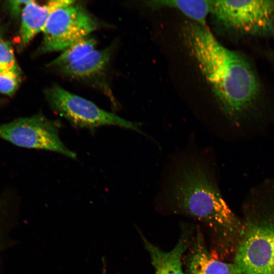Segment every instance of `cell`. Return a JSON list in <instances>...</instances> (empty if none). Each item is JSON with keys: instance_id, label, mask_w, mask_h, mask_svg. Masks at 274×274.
<instances>
[{"instance_id": "12", "label": "cell", "mask_w": 274, "mask_h": 274, "mask_svg": "<svg viewBox=\"0 0 274 274\" xmlns=\"http://www.w3.org/2000/svg\"><path fill=\"white\" fill-rule=\"evenodd\" d=\"M146 5L152 9H175L191 20L201 25H207L206 20L211 13L212 1L152 0Z\"/></svg>"}, {"instance_id": "10", "label": "cell", "mask_w": 274, "mask_h": 274, "mask_svg": "<svg viewBox=\"0 0 274 274\" xmlns=\"http://www.w3.org/2000/svg\"><path fill=\"white\" fill-rule=\"evenodd\" d=\"M145 247L149 252L155 274H184L182 257L189 245L188 236L184 234L176 246L169 252H164L142 236Z\"/></svg>"}, {"instance_id": "2", "label": "cell", "mask_w": 274, "mask_h": 274, "mask_svg": "<svg viewBox=\"0 0 274 274\" xmlns=\"http://www.w3.org/2000/svg\"><path fill=\"white\" fill-rule=\"evenodd\" d=\"M179 211L207 223L239 242L243 229L240 221L222 198L209 171L197 161L179 167L168 189Z\"/></svg>"}, {"instance_id": "5", "label": "cell", "mask_w": 274, "mask_h": 274, "mask_svg": "<svg viewBox=\"0 0 274 274\" xmlns=\"http://www.w3.org/2000/svg\"><path fill=\"white\" fill-rule=\"evenodd\" d=\"M45 95L51 108L76 127L93 130L104 126H117L142 133L139 123L103 110L59 85L47 88Z\"/></svg>"}, {"instance_id": "16", "label": "cell", "mask_w": 274, "mask_h": 274, "mask_svg": "<svg viewBox=\"0 0 274 274\" xmlns=\"http://www.w3.org/2000/svg\"><path fill=\"white\" fill-rule=\"evenodd\" d=\"M31 1H9L10 9L14 15H17L20 11L22 6H25Z\"/></svg>"}, {"instance_id": "8", "label": "cell", "mask_w": 274, "mask_h": 274, "mask_svg": "<svg viewBox=\"0 0 274 274\" xmlns=\"http://www.w3.org/2000/svg\"><path fill=\"white\" fill-rule=\"evenodd\" d=\"M73 1L54 0L41 5L31 1L23 8L20 28L22 45L27 44L38 33L43 31L51 12L55 9L71 4Z\"/></svg>"}, {"instance_id": "9", "label": "cell", "mask_w": 274, "mask_h": 274, "mask_svg": "<svg viewBox=\"0 0 274 274\" xmlns=\"http://www.w3.org/2000/svg\"><path fill=\"white\" fill-rule=\"evenodd\" d=\"M188 274H241L237 265L215 259L208 251L198 232L188 260Z\"/></svg>"}, {"instance_id": "13", "label": "cell", "mask_w": 274, "mask_h": 274, "mask_svg": "<svg viewBox=\"0 0 274 274\" xmlns=\"http://www.w3.org/2000/svg\"><path fill=\"white\" fill-rule=\"evenodd\" d=\"M96 44V42L93 38L87 37L83 38L63 50L48 66L60 68L72 63L94 50Z\"/></svg>"}, {"instance_id": "14", "label": "cell", "mask_w": 274, "mask_h": 274, "mask_svg": "<svg viewBox=\"0 0 274 274\" xmlns=\"http://www.w3.org/2000/svg\"><path fill=\"white\" fill-rule=\"evenodd\" d=\"M20 71L0 68V92L11 95L17 89L20 82Z\"/></svg>"}, {"instance_id": "18", "label": "cell", "mask_w": 274, "mask_h": 274, "mask_svg": "<svg viewBox=\"0 0 274 274\" xmlns=\"http://www.w3.org/2000/svg\"><path fill=\"white\" fill-rule=\"evenodd\" d=\"M1 102V100H0V103Z\"/></svg>"}, {"instance_id": "7", "label": "cell", "mask_w": 274, "mask_h": 274, "mask_svg": "<svg viewBox=\"0 0 274 274\" xmlns=\"http://www.w3.org/2000/svg\"><path fill=\"white\" fill-rule=\"evenodd\" d=\"M75 3L58 8L50 14L43 31L42 52L63 51L97 28L96 21Z\"/></svg>"}, {"instance_id": "4", "label": "cell", "mask_w": 274, "mask_h": 274, "mask_svg": "<svg viewBox=\"0 0 274 274\" xmlns=\"http://www.w3.org/2000/svg\"><path fill=\"white\" fill-rule=\"evenodd\" d=\"M210 13L235 36L274 39V1H212Z\"/></svg>"}, {"instance_id": "3", "label": "cell", "mask_w": 274, "mask_h": 274, "mask_svg": "<svg viewBox=\"0 0 274 274\" xmlns=\"http://www.w3.org/2000/svg\"><path fill=\"white\" fill-rule=\"evenodd\" d=\"M247 205L233 263L241 274H274V191Z\"/></svg>"}, {"instance_id": "15", "label": "cell", "mask_w": 274, "mask_h": 274, "mask_svg": "<svg viewBox=\"0 0 274 274\" xmlns=\"http://www.w3.org/2000/svg\"><path fill=\"white\" fill-rule=\"evenodd\" d=\"M0 68L20 71L14 52L10 45L2 37L0 33Z\"/></svg>"}, {"instance_id": "6", "label": "cell", "mask_w": 274, "mask_h": 274, "mask_svg": "<svg viewBox=\"0 0 274 274\" xmlns=\"http://www.w3.org/2000/svg\"><path fill=\"white\" fill-rule=\"evenodd\" d=\"M61 126L59 120L38 113L1 124L0 139L18 147L53 151L76 159V153L60 139Z\"/></svg>"}, {"instance_id": "1", "label": "cell", "mask_w": 274, "mask_h": 274, "mask_svg": "<svg viewBox=\"0 0 274 274\" xmlns=\"http://www.w3.org/2000/svg\"><path fill=\"white\" fill-rule=\"evenodd\" d=\"M182 36L229 120L238 123L254 112L261 99L262 85L245 56L221 44L207 25L188 22Z\"/></svg>"}, {"instance_id": "11", "label": "cell", "mask_w": 274, "mask_h": 274, "mask_svg": "<svg viewBox=\"0 0 274 274\" xmlns=\"http://www.w3.org/2000/svg\"><path fill=\"white\" fill-rule=\"evenodd\" d=\"M112 49L94 50L81 59L60 68L64 75L75 79H85L102 72L109 63Z\"/></svg>"}, {"instance_id": "17", "label": "cell", "mask_w": 274, "mask_h": 274, "mask_svg": "<svg viewBox=\"0 0 274 274\" xmlns=\"http://www.w3.org/2000/svg\"><path fill=\"white\" fill-rule=\"evenodd\" d=\"M103 267H102V274H108L107 272V271H106V265H105V261L103 260Z\"/></svg>"}]
</instances>
